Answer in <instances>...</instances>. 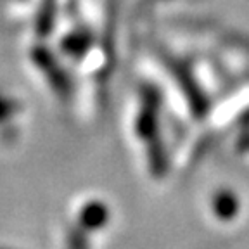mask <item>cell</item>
Wrapping results in <instances>:
<instances>
[{"mask_svg":"<svg viewBox=\"0 0 249 249\" xmlns=\"http://www.w3.org/2000/svg\"><path fill=\"white\" fill-rule=\"evenodd\" d=\"M30 107L19 92L0 82V147H16L28 128Z\"/></svg>","mask_w":249,"mask_h":249,"instance_id":"1","label":"cell"},{"mask_svg":"<svg viewBox=\"0 0 249 249\" xmlns=\"http://www.w3.org/2000/svg\"><path fill=\"white\" fill-rule=\"evenodd\" d=\"M214 211L220 218H232L237 213V199L230 192H220L214 197Z\"/></svg>","mask_w":249,"mask_h":249,"instance_id":"2","label":"cell"}]
</instances>
